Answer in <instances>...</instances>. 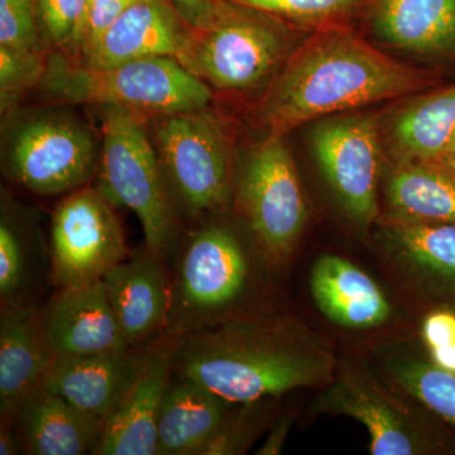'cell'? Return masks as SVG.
I'll list each match as a JSON object with an SVG mask.
<instances>
[{
  "label": "cell",
  "mask_w": 455,
  "mask_h": 455,
  "mask_svg": "<svg viewBox=\"0 0 455 455\" xmlns=\"http://www.w3.org/2000/svg\"><path fill=\"white\" fill-rule=\"evenodd\" d=\"M337 366L324 337L298 317L275 311L185 335L176 343L175 373L232 403L323 388Z\"/></svg>",
  "instance_id": "1"
},
{
  "label": "cell",
  "mask_w": 455,
  "mask_h": 455,
  "mask_svg": "<svg viewBox=\"0 0 455 455\" xmlns=\"http://www.w3.org/2000/svg\"><path fill=\"white\" fill-rule=\"evenodd\" d=\"M431 85L430 77L374 49L349 25L314 29L267 86L257 108L268 134L368 104L406 97Z\"/></svg>",
  "instance_id": "2"
},
{
  "label": "cell",
  "mask_w": 455,
  "mask_h": 455,
  "mask_svg": "<svg viewBox=\"0 0 455 455\" xmlns=\"http://www.w3.org/2000/svg\"><path fill=\"white\" fill-rule=\"evenodd\" d=\"M226 212L204 215L182 233L169 267L167 337L180 339L232 320L265 314L253 307L251 296L257 262L267 257L248 229L242 232L223 220Z\"/></svg>",
  "instance_id": "3"
},
{
  "label": "cell",
  "mask_w": 455,
  "mask_h": 455,
  "mask_svg": "<svg viewBox=\"0 0 455 455\" xmlns=\"http://www.w3.org/2000/svg\"><path fill=\"white\" fill-rule=\"evenodd\" d=\"M299 28L257 9L220 0L211 20L191 27L176 60L217 92L267 89L300 44Z\"/></svg>",
  "instance_id": "4"
},
{
  "label": "cell",
  "mask_w": 455,
  "mask_h": 455,
  "mask_svg": "<svg viewBox=\"0 0 455 455\" xmlns=\"http://www.w3.org/2000/svg\"><path fill=\"white\" fill-rule=\"evenodd\" d=\"M142 116L124 108L104 107L95 188L116 208L136 214L145 247L170 267L184 233V220Z\"/></svg>",
  "instance_id": "5"
},
{
  "label": "cell",
  "mask_w": 455,
  "mask_h": 455,
  "mask_svg": "<svg viewBox=\"0 0 455 455\" xmlns=\"http://www.w3.org/2000/svg\"><path fill=\"white\" fill-rule=\"evenodd\" d=\"M40 86L57 103L119 107L147 116L205 109L212 100V90L175 57L92 68L62 53L50 52Z\"/></svg>",
  "instance_id": "6"
},
{
  "label": "cell",
  "mask_w": 455,
  "mask_h": 455,
  "mask_svg": "<svg viewBox=\"0 0 455 455\" xmlns=\"http://www.w3.org/2000/svg\"><path fill=\"white\" fill-rule=\"evenodd\" d=\"M151 119V140L182 220L229 211L236 156L227 122L209 108Z\"/></svg>",
  "instance_id": "7"
},
{
  "label": "cell",
  "mask_w": 455,
  "mask_h": 455,
  "mask_svg": "<svg viewBox=\"0 0 455 455\" xmlns=\"http://www.w3.org/2000/svg\"><path fill=\"white\" fill-rule=\"evenodd\" d=\"M322 390L310 411L357 420L370 434L371 454L431 455L447 449L435 419L363 362L338 359L333 379Z\"/></svg>",
  "instance_id": "8"
},
{
  "label": "cell",
  "mask_w": 455,
  "mask_h": 455,
  "mask_svg": "<svg viewBox=\"0 0 455 455\" xmlns=\"http://www.w3.org/2000/svg\"><path fill=\"white\" fill-rule=\"evenodd\" d=\"M233 205L272 266L291 256L307 220V204L283 137L268 134L236 158Z\"/></svg>",
  "instance_id": "9"
},
{
  "label": "cell",
  "mask_w": 455,
  "mask_h": 455,
  "mask_svg": "<svg viewBox=\"0 0 455 455\" xmlns=\"http://www.w3.org/2000/svg\"><path fill=\"white\" fill-rule=\"evenodd\" d=\"M4 145L5 175L33 194H68L97 176L101 146L73 116L32 114L14 122Z\"/></svg>",
  "instance_id": "10"
},
{
  "label": "cell",
  "mask_w": 455,
  "mask_h": 455,
  "mask_svg": "<svg viewBox=\"0 0 455 455\" xmlns=\"http://www.w3.org/2000/svg\"><path fill=\"white\" fill-rule=\"evenodd\" d=\"M50 252L55 290L101 280L131 253L116 206L92 185L66 194L57 204Z\"/></svg>",
  "instance_id": "11"
},
{
  "label": "cell",
  "mask_w": 455,
  "mask_h": 455,
  "mask_svg": "<svg viewBox=\"0 0 455 455\" xmlns=\"http://www.w3.org/2000/svg\"><path fill=\"white\" fill-rule=\"evenodd\" d=\"M311 145L323 175L350 220L362 227L379 220L383 143L376 116L326 118L314 128Z\"/></svg>",
  "instance_id": "12"
},
{
  "label": "cell",
  "mask_w": 455,
  "mask_h": 455,
  "mask_svg": "<svg viewBox=\"0 0 455 455\" xmlns=\"http://www.w3.org/2000/svg\"><path fill=\"white\" fill-rule=\"evenodd\" d=\"M42 331L55 357L130 349L103 280L57 289L40 310Z\"/></svg>",
  "instance_id": "13"
},
{
  "label": "cell",
  "mask_w": 455,
  "mask_h": 455,
  "mask_svg": "<svg viewBox=\"0 0 455 455\" xmlns=\"http://www.w3.org/2000/svg\"><path fill=\"white\" fill-rule=\"evenodd\" d=\"M176 343L163 335L148 344L139 379L104 425L95 455H157L158 416L175 372Z\"/></svg>",
  "instance_id": "14"
},
{
  "label": "cell",
  "mask_w": 455,
  "mask_h": 455,
  "mask_svg": "<svg viewBox=\"0 0 455 455\" xmlns=\"http://www.w3.org/2000/svg\"><path fill=\"white\" fill-rule=\"evenodd\" d=\"M147 349L55 357L44 388L104 427L139 379Z\"/></svg>",
  "instance_id": "15"
},
{
  "label": "cell",
  "mask_w": 455,
  "mask_h": 455,
  "mask_svg": "<svg viewBox=\"0 0 455 455\" xmlns=\"http://www.w3.org/2000/svg\"><path fill=\"white\" fill-rule=\"evenodd\" d=\"M108 300L132 348L164 335L169 313V266L147 248L134 251L101 278Z\"/></svg>",
  "instance_id": "16"
},
{
  "label": "cell",
  "mask_w": 455,
  "mask_h": 455,
  "mask_svg": "<svg viewBox=\"0 0 455 455\" xmlns=\"http://www.w3.org/2000/svg\"><path fill=\"white\" fill-rule=\"evenodd\" d=\"M190 28L167 0H134L79 62L109 68L152 57L176 59Z\"/></svg>",
  "instance_id": "17"
},
{
  "label": "cell",
  "mask_w": 455,
  "mask_h": 455,
  "mask_svg": "<svg viewBox=\"0 0 455 455\" xmlns=\"http://www.w3.org/2000/svg\"><path fill=\"white\" fill-rule=\"evenodd\" d=\"M38 305H0V420L44 388L55 355L42 331Z\"/></svg>",
  "instance_id": "18"
},
{
  "label": "cell",
  "mask_w": 455,
  "mask_h": 455,
  "mask_svg": "<svg viewBox=\"0 0 455 455\" xmlns=\"http://www.w3.org/2000/svg\"><path fill=\"white\" fill-rule=\"evenodd\" d=\"M381 244L401 275L425 295L455 307V223L382 220Z\"/></svg>",
  "instance_id": "19"
},
{
  "label": "cell",
  "mask_w": 455,
  "mask_h": 455,
  "mask_svg": "<svg viewBox=\"0 0 455 455\" xmlns=\"http://www.w3.org/2000/svg\"><path fill=\"white\" fill-rule=\"evenodd\" d=\"M310 291L317 310L343 328H374L392 315L390 301L373 278L334 254L320 256L314 263Z\"/></svg>",
  "instance_id": "20"
},
{
  "label": "cell",
  "mask_w": 455,
  "mask_h": 455,
  "mask_svg": "<svg viewBox=\"0 0 455 455\" xmlns=\"http://www.w3.org/2000/svg\"><path fill=\"white\" fill-rule=\"evenodd\" d=\"M12 424L27 455L95 454L104 429L46 388L27 398Z\"/></svg>",
  "instance_id": "21"
},
{
  "label": "cell",
  "mask_w": 455,
  "mask_h": 455,
  "mask_svg": "<svg viewBox=\"0 0 455 455\" xmlns=\"http://www.w3.org/2000/svg\"><path fill=\"white\" fill-rule=\"evenodd\" d=\"M47 284H51L50 244L26 212L3 194L0 305H37Z\"/></svg>",
  "instance_id": "22"
},
{
  "label": "cell",
  "mask_w": 455,
  "mask_h": 455,
  "mask_svg": "<svg viewBox=\"0 0 455 455\" xmlns=\"http://www.w3.org/2000/svg\"><path fill=\"white\" fill-rule=\"evenodd\" d=\"M235 403L173 372L158 416L157 455H199Z\"/></svg>",
  "instance_id": "23"
},
{
  "label": "cell",
  "mask_w": 455,
  "mask_h": 455,
  "mask_svg": "<svg viewBox=\"0 0 455 455\" xmlns=\"http://www.w3.org/2000/svg\"><path fill=\"white\" fill-rule=\"evenodd\" d=\"M374 32L398 50L423 56L455 53V0H372Z\"/></svg>",
  "instance_id": "24"
},
{
  "label": "cell",
  "mask_w": 455,
  "mask_h": 455,
  "mask_svg": "<svg viewBox=\"0 0 455 455\" xmlns=\"http://www.w3.org/2000/svg\"><path fill=\"white\" fill-rule=\"evenodd\" d=\"M385 202L382 220L455 223V172L436 161L392 163Z\"/></svg>",
  "instance_id": "25"
},
{
  "label": "cell",
  "mask_w": 455,
  "mask_h": 455,
  "mask_svg": "<svg viewBox=\"0 0 455 455\" xmlns=\"http://www.w3.org/2000/svg\"><path fill=\"white\" fill-rule=\"evenodd\" d=\"M381 133L391 163L436 160L455 133V86L412 99Z\"/></svg>",
  "instance_id": "26"
},
{
  "label": "cell",
  "mask_w": 455,
  "mask_h": 455,
  "mask_svg": "<svg viewBox=\"0 0 455 455\" xmlns=\"http://www.w3.org/2000/svg\"><path fill=\"white\" fill-rule=\"evenodd\" d=\"M377 371L427 410L435 420L455 430V373L436 366L410 346L383 347Z\"/></svg>",
  "instance_id": "27"
},
{
  "label": "cell",
  "mask_w": 455,
  "mask_h": 455,
  "mask_svg": "<svg viewBox=\"0 0 455 455\" xmlns=\"http://www.w3.org/2000/svg\"><path fill=\"white\" fill-rule=\"evenodd\" d=\"M278 416V398L235 403L220 430L199 455H241L250 451Z\"/></svg>",
  "instance_id": "28"
},
{
  "label": "cell",
  "mask_w": 455,
  "mask_h": 455,
  "mask_svg": "<svg viewBox=\"0 0 455 455\" xmlns=\"http://www.w3.org/2000/svg\"><path fill=\"white\" fill-rule=\"evenodd\" d=\"M280 18L300 28L349 25L372 0H228Z\"/></svg>",
  "instance_id": "29"
},
{
  "label": "cell",
  "mask_w": 455,
  "mask_h": 455,
  "mask_svg": "<svg viewBox=\"0 0 455 455\" xmlns=\"http://www.w3.org/2000/svg\"><path fill=\"white\" fill-rule=\"evenodd\" d=\"M33 3L47 49L80 61L90 0H33Z\"/></svg>",
  "instance_id": "30"
},
{
  "label": "cell",
  "mask_w": 455,
  "mask_h": 455,
  "mask_svg": "<svg viewBox=\"0 0 455 455\" xmlns=\"http://www.w3.org/2000/svg\"><path fill=\"white\" fill-rule=\"evenodd\" d=\"M50 52H32L0 46V104L2 113L13 108L27 90L40 86Z\"/></svg>",
  "instance_id": "31"
},
{
  "label": "cell",
  "mask_w": 455,
  "mask_h": 455,
  "mask_svg": "<svg viewBox=\"0 0 455 455\" xmlns=\"http://www.w3.org/2000/svg\"><path fill=\"white\" fill-rule=\"evenodd\" d=\"M0 46L47 52L33 0H0Z\"/></svg>",
  "instance_id": "32"
},
{
  "label": "cell",
  "mask_w": 455,
  "mask_h": 455,
  "mask_svg": "<svg viewBox=\"0 0 455 455\" xmlns=\"http://www.w3.org/2000/svg\"><path fill=\"white\" fill-rule=\"evenodd\" d=\"M421 335L429 358L436 366L455 373V313L435 310L425 317Z\"/></svg>",
  "instance_id": "33"
},
{
  "label": "cell",
  "mask_w": 455,
  "mask_h": 455,
  "mask_svg": "<svg viewBox=\"0 0 455 455\" xmlns=\"http://www.w3.org/2000/svg\"><path fill=\"white\" fill-rule=\"evenodd\" d=\"M190 27L202 26L211 20L220 0H167Z\"/></svg>",
  "instance_id": "34"
},
{
  "label": "cell",
  "mask_w": 455,
  "mask_h": 455,
  "mask_svg": "<svg viewBox=\"0 0 455 455\" xmlns=\"http://www.w3.org/2000/svg\"><path fill=\"white\" fill-rule=\"evenodd\" d=\"M293 424V416L290 412L278 415L274 423L269 427V433L263 444L260 445L256 454L278 455L283 453L284 444L289 438Z\"/></svg>",
  "instance_id": "35"
},
{
  "label": "cell",
  "mask_w": 455,
  "mask_h": 455,
  "mask_svg": "<svg viewBox=\"0 0 455 455\" xmlns=\"http://www.w3.org/2000/svg\"><path fill=\"white\" fill-rule=\"evenodd\" d=\"M20 454H23L22 448L13 424L0 420V455Z\"/></svg>",
  "instance_id": "36"
},
{
  "label": "cell",
  "mask_w": 455,
  "mask_h": 455,
  "mask_svg": "<svg viewBox=\"0 0 455 455\" xmlns=\"http://www.w3.org/2000/svg\"><path fill=\"white\" fill-rule=\"evenodd\" d=\"M434 161L444 164L445 167H448V169H451L455 172V133L454 136L451 137V140H449V143L447 147H445L444 151L442 152V155Z\"/></svg>",
  "instance_id": "37"
},
{
  "label": "cell",
  "mask_w": 455,
  "mask_h": 455,
  "mask_svg": "<svg viewBox=\"0 0 455 455\" xmlns=\"http://www.w3.org/2000/svg\"><path fill=\"white\" fill-rule=\"evenodd\" d=\"M90 2H92V0H90Z\"/></svg>",
  "instance_id": "38"
}]
</instances>
